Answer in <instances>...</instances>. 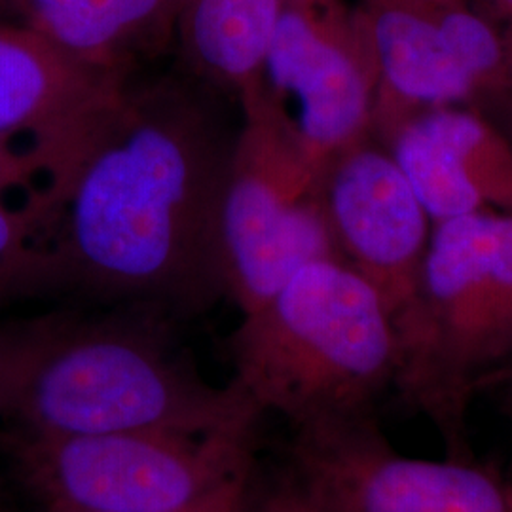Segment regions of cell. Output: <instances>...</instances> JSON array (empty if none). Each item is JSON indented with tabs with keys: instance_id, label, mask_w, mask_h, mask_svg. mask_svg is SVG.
Returning <instances> with one entry per match:
<instances>
[{
	"instance_id": "d6986e66",
	"label": "cell",
	"mask_w": 512,
	"mask_h": 512,
	"mask_svg": "<svg viewBox=\"0 0 512 512\" xmlns=\"http://www.w3.org/2000/svg\"><path fill=\"white\" fill-rule=\"evenodd\" d=\"M0 21L21 23V0H0Z\"/></svg>"
},
{
	"instance_id": "ba28073f",
	"label": "cell",
	"mask_w": 512,
	"mask_h": 512,
	"mask_svg": "<svg viewBox=\"0 0 512 512\" xmlns=\"http://www.w3.org/2000/svg\"><path fill=\"white\" fill-rule=\"evenodd\" d=\"M294 473L334 512H512V482L469 458L395 450L368 416L296 429Z\"/></svg>"
},
{
	"instance_id": "7402d4cb",
	"label": "cell",
	"mask_w": 512,
	"mask_h": 512,
	"mask_svg": "<svg viewBox=\"0 0 512 512\" xmlns=\"http://www.w3.org/2000/svg\"><path fill=\"white\" fill-rule=\"evenodd\" d=\"M243 501H245V499H243ZM243 501H241V503H239L238 507H234V509H232V511H228V512H241V507H243Z\"/></svg>"
},
{
	"instance_id": "9c48e42d",
	"label": "cell",
	"mask_w": 512,
	"mask_h": 512,
	"mask_svg": "<svg viewBox=\"0 0 512 512\" xmlns=\"http://www.w3.org/2000/svg\"><path fill=\"white\" fill-rule=\"evenodd\" d=\"M319 190L340 260L365 277L397 319L414 296L433 230L414 188L370 133L321 167Z\"/></svg>"
},
{
	"instance_id": "e0dca14e",
	"label": "cell",
	"mask_w": 512,
	"mask_h": 512,
	"mask_svg": "<svg viewBox=\"0 0 512 512\" xmlns=\"http://www.w3.org/2000/svg\"><path fill=\"white\" fill-rule=\"evenodd\" d=\"M476 6L497 29L509 55L512 71V0H476Z\"/></svg>"
},
{
	"instance_id": "3957f363",
	"label": "cell",
	"mask_w": 512,
	"mask_h": 512,
	"mask_svg": "<svg viewBox=\"0 0 512 512\" xmlns=\"http://www.w3.org/2000/svg\"><path fill=\"white\" fill-rule=\"evenodd\" d=\"M234 384L294 429L368 416L395 382L393 313L365 277L327 258L304 266L230 340Z\"/></svg>"
},
{
	"instance_id": "8992f818",
	"label": "cell",
	"mask_w": 512,
	"mask_h": 512,
	"mask_svg": "<svg viewBox=\"0 0 512 512\" xmlns=\"http://www.w3.org/2000/svg\"><path fill=\"white\" fill-rule=\"evenodd\" d=\"M238 109L219 238L226 293L247 315L304 266L340 256L321 202V169L300 147L287 114L262 86Z\"/></svg>"
},
{
	"instance_id": "ac0fdd59",
	"label": "cell",
	"mask_w": 512,
	"mask_h": 512,
	"mask_svg": "<svg viewBox=\"0 0 512 512\" xmlns=\"http://www.w3.org/2000/svg\"><path fill=\"white\" fill-rule=\"evenodd\" d=\"M247 490H249V486H245V488H239L236 492H232L230 495H226L224 499H220L219 503H215V505H211V507H207V509H203V511L198 512H228L232 511L234 507H238L239 503L245 499V495H247ZM35 512H90V511H76V509H65V507H37Z\"/></svg>"
},
{
	"instance_id": "7c38bea8",
	"label": "cell",
	"mask_w": 512,
	"mask_h": 512,
	"mask_svg": "<svg viewBox=\"0 0 512 512\" xmlns=\"http://www.w3.org/2000/svg\"><path fill=\"white\" fill-rule=\"evenodd\" d=\"M378 95L372 133L423 110L480 99L442 31L439 6L416 0H361Z\"/></svg>"
},
{
	"instance_id": "8fae6325",
	"label": "cell",
	"mask_w": 512,
	"mask_h": 512,
	"mask_svg": "<svg viewBox=\"0 0 512 512\" xmlns=\"http://www.w3.org/2000/svg\"><path fill=\"white\" fill-rule=\"evenodd\" d=\"M401 167L427 215H512V141L473 105L423 110L372 133Z\"/></svg>"
},
{
	"instance_id": "6da1fadb",
	"label": "cell",
	"mask_w": 512,
	"mask_h": 512,
	"mask_svg": "<svg viewBox=\"0 0 512 512\" xmlns=\"http://www.w3.org/2000/svg\"><path fill=\"white\" fill-rule=\"evenodd\" d=\"M183 73L131 76L0 260V308H150L179 323L228 298L220 205L239 124Z\"/></svg>"
},
{
	"instance_id": "7a4b0ae2",
	"label": "cell",
	"mask_w": 512,
	"mask_h": 512,
	"mask_svg": "<svg viewBox=\"0 0 512 512\" xmlns=\"http://www.w3.org/2000/svg\"><path fill=\"white\" fill-rule=\"evenodd\" d=\"M177 327L150 308L50 306L0 319V429L253 435L262 412L234 382H207Z\"/></svg>"
},
{
	"instance_id": "277c9868",
	"label": "cell",
	"mask_w": 512,
	"mask_h": 512,
	"mask_svg": "<svg viewBox=\"0 0 512 512\" xmlns=\"http://www.w3.org/2000/svg\"><path fill=\"white\" fill-rule=\"evenodd\" d=\"M393 385L454 458H469L473 395L512 363V215L478 211L433 224L416 291L395 319Z\"/></svg>"
},
{
	"instance_id": "4fadbf2b",
	"label": "cell",
	"mask_w": 512,
	"mask_h": 512,
	"mask_svg": "<svg viewBox=\"0 0 512 512\" xmlns=\"http://www.w3.org/2000/svg\"><path fill=\"white\" fill-rule=\"evenodd\" d=\"M184 0H21V23L95 69L135 76L175 50Z\"/></svg>"
},
{
	"instance_id": "52a82bcc",
	"label": "cell",
	"mask_w": 512,
	"mask_h": 512,
	"mask_svg": "<svg viewBox=\"0 0 512 512\" xmlns=\"http://www.w3.org/2000/svg\"><path fill=\"white\" fill-rule=\"evenodd\" d=\"M262 88L315 167L372 133L378 78L365 21L349 0H283Z\"/></svg>"
},
{
	"instance_id": "30bf717a",
	"label": "cell",
	"mask_w": 512,
	"mask_h": 512,
	"mask_svg": "<svg viewBox=\"0 0 512 512\" xmlns=\"http://www.w3.org/2000/svg\"><path fill=\"white\" fill-rule=\"evenodd\" d=\"M131 76L86 65L19 21H0V135L31 145L50 188Z\"/></svg>"
},
{
	"instance_id": "2e32d148",
	"label": "cell",
	"mask_w": 512,
	"mask_h": 512,
	"mask_svg": "<svg viewBox=\"0 0 512 512\" xmlns=\"http://www.w3.org/2000/svg\"><path fill=\"white\" fill-rule=\"evenodd\" d=\"M249 492V490H247ZM241 512H334L319 494L293 473L249 503L245 495Z\"/></svg>"
},
{
	"instance_id": "5b68a950",
	"label": "cell",
	"mask_w": 512,
	"mask_h": 512,
	"mask_svg": "<svg viewBox=\"0 0 512 512\" xmlns=\"http://www.w3.org/2000/svg\"><path fill=\"white\" fill-rule=\"evenodd\" d=\"M253 435L129 429L40 437L0 429V452L37 507L198 512L249 486Z\"/></svg>"
},
{
	"instance_id": "5bb4252c",
	"label": "cell",
	"mask_w": 512,
	"mask_h": 512,
	"mask_svg": "<svg viewBox=\"0 0 512 512\" xmlns=\"http://www.w3.org/2000/svg\"><path fill=\"white\" fill-rule=\"evenodd\" d=\"M283 0H184L175 54L183 73L239 101L262 86Z\"/></svg>"
},
{
	"instance_id": "44dd1931",
	"label": "cell",
	"mask_w": 512,
	"mask_h": 512,
	"mask_svg": "<svg viewBox=\"0 0 512 512\" xmlns=\"http://www.w3.org/2000/svg\"><path fill=\"white\" fill-rule=\"evenodd\" d=\"M0 512H8L6 511V505H4V497H2V492H0Z\"/></svg>"
},
{
	"instance_id": "ffe728a7",
	"label": "cell",
	"mask_w": 512,
	"mask_h": 512,
	"mask_svg": "<svg viewBox=\"0 0 512 512\" xmlns=\"http://www.w3.org/2000/svg\"><path fill=\"white\" fill-rule=\"evenodd\" d=\"M416 2H425V4H450V2H458V0H416Z\"/></svg>"
},
{
	"instance_id": "9a60e30c",
	"label": "cell",
	"mask_w": 512,
	"mask_h": 512,
	"mask_svg": "<svg viewBox=\"0 0 512 512\" xmlns=\"http://www.w3.org/2000/svg\"><path fill=\"white\" fill-rule=\"evenodd\" d=\"M46 186V175L31 145L0 135V260L19 253L40 222L37 209L18 202V196L37 203L42 217Z\"/></svg>"
}]
</instances>
